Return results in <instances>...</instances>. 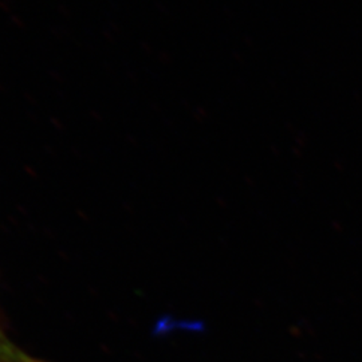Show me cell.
I'll return each mask as SVG.
<instances>
[{
  "label": "cell",
  "instance_id": "6da1fadb",
  "mask_svg": "<svg viewBox=\"0 0 362 362\" xmlns=\"http://www.w3.org/2000/svg\"><path fill=\"white\" fill-rule=\"evenodd\" d=\"M0 362H40L27 354L0 329Z\"/></svg>",
  "mask_w": 362,
  "mask_h": 362
}]
</instances>
